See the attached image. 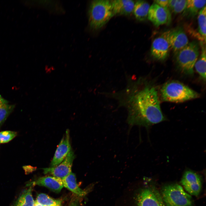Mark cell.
Segmentation results:
<instances>
[{"label":"cell","instance_id":"d6986e66","mask_svg":"<svg viewBox=\"0 0 206 206\" xmlns=\"http://www.w3.org/2000/svg\"><path fill=\"white\" fill-rule=\"evenodd\" d=\"M202 43V52L199 59L196 62L194 67L197 72L202 79L206 80V48Z\"/></svg>","mask_w":206,"mask_h":206},{"label":"cell","instance_id":"f1b7e54d","mask_svg":"<svg viewBox=\"0 0 206 206\" xmlns=\"http://www.w3.org/2000/svg\"><path fill=\"white\" fill-rule=\"evenodd\" d=\"M34 206H42L41 205L35 201Z\"/></svg>","mask_w":206,"mask_h":206},{"label":"cell","instance_id":"cb8c5ba5","mask_svg":"<svg viewBox=\"0 0 206 206\" xmlns=\"http://www.w3.org/2000/svg\"><path fill=\"white\" fill-rule=\"evenodd\" d=\"M187 1V0H177L172 11L175 14L183 12L186 7Z\"/></svg>","mask_w":206,"mask_h":206},{"label":"cell","instance_id":"30bf717a","mask_svg":"<svg viewBox=\"0 0 206 206\" xmlns=\"http://www.w3.org/2000/svg\"><path fill=\"white\" fill-rule=\"evenodd\" d=\"M148 19L156 27L169 23L171 16L169 8L163 7L153 3L150 7Z\"/></svg>","mask_w":206,"mask_h":206},{"label":"cell","instance_id":"603a6c76","mask_svg":"<svg viewBox=\"0 0 206 206\" xmlns=\"http://www.w3.org/2000/svg\"><path fill=\"white\" fill-rule=\"evenodd\" d=\"M17 135L15 131H4L0 132V143H4L9 142Z\"/></svg>","mask_w":206,"mask_h":206},{"label":"cell","instance_id":"ac0fdd59","mask_svg":"<svg viewBox=\"0 0 206 206\" xmlns=\"http://www.w3.org/2000/svg\"><path fill=\"white\" fill-rule=\"evenodd\" d=\"M35 201L32 194V188L29 187L21 193L14 206H34Z\"/></svg>","mask_w":206,"mask_h":206},{"label":"cell","instance_id":"4fadbf2b","mask_svg":"<svg viewBox=\"0 0 206 206\" xmlns=\"http://www.w3.org/2000/svg\"><path fill=\"white\" fill-rule=\"evenodd\" d=\"M33 184L45 187L56 193L60 192L64 187L62 179L54 176L40 177L34 182Z\"/></svg>","mask_w":206,"mask_h":206},{"label":"cell","instance_id":"6da1fadb","mask_svg":"<svg viewBox=\"0 0 206 206\" xmlns=\"http://www.w3.org/2000/svg\"><path fill=\"white\" fill-rule=\"evenodd\" d=\"M123 96L121 104L127 108L130 125L147 127L166 120L155 87L147 85L140 89L136 82L128 86Z\"/></svg>","mask_w":206,"mask_h":206},{"label":"cell","instance_id":"4316f807","mask_svg":"<svg viewBox=\"0 0 206 206\" xmlns=\"http://www.w3.org/2000/svg\"><path fill=\"white\" fill-rule=\"evenodd\" d=\"M8 101L3 98L0 95V104H8Z\"/></svg>","mask_w":206,"mask_h":206},{"label":"cell","instance_id":"5bb4252c","mask_svg":"<svg viewBox=\"0 0 206 206\" xmlns=\"http://www.w3.org/2000/svg\"><path fill=\"white\" fill-rule=\"evenodd\" d=\"M111 1L114 15H129L133 12L135 4L133 1L116 0Z\"/></svg>","mask_w":206,"mask_h":206},{"label":"cell","instance_id":"277c9868","mask_svg":"<svg viewBox=\"0 0 206 206\" xmlns=\"http://www.w3.org/2000/svg\"><path fill=\"white\" fill-rule=\"evenodd\" d=\"M114 15L111 1L94 0L91 2L89 11L90 26L99 29L105 25Z\"/></svg>","mask_w":206,"mask_h":206},{"label":"cell","instance_id":"e0dca14e","mask_svg":"<svg viewBox=\"0 0 206 206\" xmlns=\"http://www.w3.org/2000/svg\"><path fill=\"white\" fill-rule=\"evenodd\" d=\"M146 1L138 0L135 3L133 12L136 19L140 21H144L148 18L150 7Z\"/></svg>","mask_w":206,"mask_h":206},{"label":"cell","instance_id":"5b68a950","mask_svg":"<svg viewBox=\"0 0 206 206\" xmlns=\"http://www.w3.org/2000/svg\"><path fill=\"white\" fill-rule=\"evenodd\" d=\"M161 193L162 199L167 206H192L191 196L177 184L164 186L162 188Z\"/></svg>","mask_w":206,"mask_h":206},{"label":"cell","instance_id":"7c38bea8","mask_svg":"<svg viewBox=\"0 0 206 206\" xmlns=\"http://www.w3.org/2000/svg\"><path fill=\"white\" fill-rule=\"evenodd\" d=\"M69 134V130H67L56 151L50 163L51 167H55L60 163L71 150Z\"/></svg>","mask_w":206,"mask_h":206},{"label":"cell","instance_id":"ffe728a7","mask_svg":"<svg viewBox=\"0 0 206 206\" xmlns=\"http://www.w3.org/2000/svg\"><path fill=\"white\" fill-rule=\"evenodd\" d=\"M42 206H61L62 201L54 199L44 193L39 194L35 200Z\"/></svg>","mask_w":206,"mask_h":206},{"label":"cell","instance_id":"7402d4cb","mask_svg":"<svg viewBox=\"0 0 206 206\" xmlns=\"http://www.w3.org/2000/svg\"><path fill=\"white\" fill-rule=\"evenodd\" d=\"M15 107L14 105L8 104H0V126L2 125L8 116L13 111Z\"/></svg>","mask_w":206,"mask_h":206},{"label":"cell","instance_id":"9a60e30c","mask_svg":"<svg viewBox=\"0 0 206 206\" xmlns=\"http://www.w3.org/2000/svg\"><path fill=\"white\" fill-rule=\"evenodd\" d=\"M62 180L64 187L78 196L82 197L86 194L87 192L82 189L78 185L74 173L72 172Z\"/></svg>","mask_w":206,"mask_h":206},{"label":"cell","instance_id":"52a82bcc","mask_svg":"<svg viewBox=\"0 0 206 206\" xmlns=\"http://www.w3.org/2000/svg\"><path fill=\"white\" fill-rule=\"evenodd\" d=\"M181 183L185 189L192 195L198 196L201 191L202 183L201 176L190 170L184 173Z\"/></svg>","mask_w":206,"mask_h":206},{"label":"cell","instance_id":"d4e9b609","mask_svg":"<svg viewBox=\"0 0 206 206\" xmlns=\"http://www.w3.org/2000/svg\"><path fill=\"white\" fill-rule=\"evenodd\" d=\"M154 3L163 7L169 9L168 7L169 0H154Z\"/></svg>","mask_w":206,"mask_h":206},{"label":"cell","instance_id":"3957f363","mask_svg":"<svg viewBox=\"0 0 206 206\" xmlns=\"http://www.w3.org/2000/svg\"><path fill=\"white\" fill-rule=\"evenodd\" d=\"M199 49L198 42L193 41L175 54L177 65L181 73L189 76L193 74L194 66L199 54Z\"/></svg>","mask_w":206,"mask_h":206},{"label":"cell","instance_id":"44dd1931","mask_svg":"<svg viewBox=\"0 0 206 206\" xmlns=\"http://www.w3.org/2000/svg\"><path fill=\"white\" fill-rule=\"evenodd\" d=\"M206 5L198 13V32L206 41Z\"/></svg>","mask_w":206,"mask_h":206},{"label":"cell","instance_id":"7a4b0ae2","mask_svg":"<svg viewBox=\"0 0 206 206\" xmlns=\"http://www.w3.org/2000/svg\"><path fill=\"white\" fill-rule=\"evenodd\" d=\"M163 101L174 102H183L198 98L199 94L185 84L179 82H166L160 90Z\"/></svg>","mask_w":206,"mask_h":206},{"label":"cell","instance_id":"8fae6325","mask_svg":"<svg viewBox=\"0 0 206 206\" xmlns=\"http://www.w3.org/2000/svg\"><path fill=\"white\" fill-rule=\"evenodd\" d=\"M171 49L168 42L162 35L153 41L151 45V54L155 59L163 61L167 57Z\"/></svg>","mask_w":206,"mask_h":206},{"label":"cell","instance_id":"9c48e42d","mask_svg":"<svg viewBox=\"0 0 206 206\" xmlns=\"http://www.w3.org/2000/svg\"><path fill=\"white\" fill-rule=\"evenodd\" d=\"M75 155L72 150L65 159L57 166L43 169L44 174L49 173L61 179L65 177L72 172V167Z\"/></svg>","mask_w":206,"mask_h":206},{"label":"cell","instance_id":"83f0119b","mask_svg":"<svg viewBox=\"0 0 206 206\" xmlns=\"http://www.w3.org/2000/svg\"><path fill=\"white\" fill-rule=\"evenodd\" d=\"M69 206H79L78 201L76 200L73 201L70 204Z\"/></svg>","mask_w":206,"mask_h":206},{"label":"cell","instance_id":"484cf974","mask_svg":"<svg viewBox=\"0 0 206 206\" xmlns=\"http://www.w3.org/2000/svg\"><path fill=\"white\" fill-rule=\"evenodd\" d=\"M177 0H169L168 7L172 11L176 2Z\"/></svg>","mask_w":206,"mask_h":206},{"label":"cell","instance_id":"2e32d148","mask_svg":"<svg viewBox=\"0 0 206 206\" xmlns=\"http://www.w3.org/2000/svg\"><path fill=\"white\" fill-rule=\"evenodd\" d=\"M206 3L205 0H187L186 7L183 12V15L188 17L195 16L205 6Z\"/></svg>","mask_w":206,"mask_h":206},{"label":"cell","instance_id":"ba28073f","mask_svg":"<svg viewBox=\"0 0 206 206\" xmlns=\"http://www.w3.org/2000/svg\"><path fill=\"white\" fill-rule=\"evenodd\" d=\"M158 191L148 187L142 190L138 195V206H166Z\"/></svg>","mask_w":206,"mask_h":206},{"label":"cell","instance_id":"8992f818","mask_svg":"<svg viewBox=\"0 0 206 206\" xmlns=\"http://www.w3.org/2000/svg\"><path fill=\"white\" fill-rule=\"evenodd\" d=\"M162 35L176 54L187 45L188 38L182 28L177 27L164 32Z\"/></svg>","mask_w":206,"mask_h":206}]
</instances>
